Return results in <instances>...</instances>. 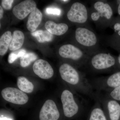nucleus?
Masks as SVG:
<instances>
[{"label":"nucleus","mask_w":120,"mask_h":120,"mask_svg":"<svg viewBox=\"0 0 120 120\" xmlns=\"http://www.w3.org/2000/svg\"><path fill=\"white\" fill-rule=\"evenodd\" d=\"M108 86L116 88L120 86V71L116 72L111 75L107 80Z\"/></svg>","instance_id":"20"},{"label":"nucleus","mask_w":120,"mask_h":120,"mask_svg":"<svg viewBox=\"0 0 120 120\" xmlns=\"http://www.w3.org/2000/svg\"><path fill=\"white\" fill-rule=\"evenodd\" d=\"M60 1L63 2H69L70 1L68 0H61Z\"/></svg>","instance_id":"30"},{"label":"nucleus","mask_w":120,"mask_h":120,"mask_svg":"<svg viewBox=\"0 0 120 120\" xmlns=\"http://www.w3.org/2000/svg\"><path fill=\"white\" fill-rule=\"evenodd\" d=\"M4 10L1 6H0V19H1L3 17Z\"/></svg>","instance_id":"26"},{"label":"nucleus","mask_w":120,"mask_h":120,"mask_svg":"<svg viewBox=\"0 0 120 120\" xmlns=\"http://www.w3.org/2000/svg\"><path fill=\"white\" fill-rule=\"evenodd\" d=\"M119 26H120V22H119Z\"/></svg>","instance_id":"31"},{"label":"nucleus","mask_w":120,"mask_h":120,"mask_svg":"<svg viewBox=\"0 0 120 120\" xmlns=\"http://www.w3.org/2000/svg\"><path fill=\"white\" fill-rule=\"evenodd\" d=\"M34 73L41 79H49L53 76L54 71L49 62L42 59L37 60L33 66Z\"/></svg>","instance_id":"11"},{"label":"nucleus","mask_w":120,"mask_h":120,"mask_svg":"<svg viewBox=\"0 0 120 120\" xmlns=\"http://www.w3.org/2000/svg\"><path fill=\"white\" fill-rule=\"evenodd\" d=\"M94 8L95 11L92 12L90 15L91 19L97 22L100 20L107 22L111 21L113 15V10L111 5L108 4L98 1L95 2Z\"/></svg>","instance_id":"2"},{"label":"nucleus","mask_w":120,"mask_h":120,"mask_svg":"<svg viewBox=\"0 0 120 120\" xmlns=\"http://www.w3.org/2000/svg\"></svg>","instance_id":"32"},{"label":"nucleus","mask_w":120,"mask_h":120,"mask_svg":"<svg viewBox=\"0 0 120 120\" xmlns=\"http://www.w3.org/2000/svg\"><path fill=\"white\" fill-rule=\"evenodd\" d=\"M17 86L20 90L23 92L30 93L34 90V84L23 76H20L17 79Z\"/></svg>","instance_id":"17"},{"label":"nucleus","mask_w":120,"mask_h":120,"mask_svg":"<svg viewBox=\"0 0 120 120\" xmlns=\"http://www.w3.org/2000/svg\"><path fill=\"white\" fill-rule=\"evenodd\" d=\"M24 40V34L22 31H15L9 47L10 50L14 51L19 49L23 45Z\"/></svg>","instance_id":"14"},{"label":"nucleus","mask_w":120,"mask_h":120,"mask_svg":"<svg viewBox=\"0 0 120 120\" xmlns=\"http://www.w3.org/2000/svg\"><path fill=\"white\" fill-rule=\"evenodd\" d=\"M36 7L37 4L34 1L26 0L15 6L12 12L17 19L22 20L34 10Z\"/></svg>","instance_id":"9"},{"label":"nucleus","mask_w":120,"mask_h":120,"mask_svg":"<svg viewBox=\"0 0 120 120\" xmlns=\"http://www.w3.org/2000/svg\"><path fill=\"white\" fill-rule=\"evenodd\" d=\"M33 37H35L39 42L43 43L45 42L52 41L53 38V35L48 31L38 30L31 33Z\"/></svg>","instance_id":"18"},{"label":"nucleus","mask_w":120,"mask_h":120,"mask_svg":"<svg viewBox=\"0 0 120 120\" xmlns=\"http://www.w3.org/2000/svg\"><path fill=\"white\" fill-rule=\"evenodd\" d=\"M45 27L52 34L58 36L64 34L68 29V26L66 23H56L50 20L47 21L46 22Z\"/></svg>","instance_id":"12"},{"label":"nucleus","mask_w":120,"mask_h":120,"mask_svg":"<svg viewBox=\"0 0 120 120\" xmlns=\"http://www.w3.org/2000/svg\"><path fill=\"white\" fill-rule=\"evenodd\" d=\"M67 17L72 22L83 24L87 22L88 10L85 5L80 2L73 3L67 13Z\"/></svg>","instance_id":"3"},{"label":"nucleus","mask_w":120,"mask_h":120,"mask_svg":"<svg viewBox=\"0 0 120 120\" xmlns=\"http://www.w3.org/2000/svg\"><path fill=\"white\" fill-rule=\"evenodd\" d=\"M1 94L2 98L5 101L13 104L23 105L28 101L27 95L17 88L7 87L2 90Z\"/></svg>","instance_id":"5"},{"label":"nucleus","mask_w":120,"mask_h":120,"mask_svg":"<svg viewBox=\"0 0 120 120\" xmlns=\"http://www.w3.org/2000/svg\"><path fill=\"white\" fill-rule=\"evenodd\" d=\"M12 36L11 31H7L4 33L0 38V55L3 56L7 52L9 48Z\"/></svg>","instance_id":"15"},{"label":"nucleus","mask_w":120,"mask_h":120,"mask_svg":"<svg viewBox=\"0 0 120 120\" xmlns=\"http://www.w3.org/2000/svg\"><path fill=\"white\" fill-rule=\"evenodd\" d=\"M59 72L62 79L68 83L72 85H76L79 82V73L70 64L66 63L63 64L60 67Z\"/></svg>","instance_id":"10"},{"label":"nucleus","mask_w":120,"mask_h":120,"mask_svg":"<svg viewBox=\"0 0 120 120\" xmlns=\"http://www.w3.org/2000/svg\"><path fill=\"white\" fill-rule=\"evenodd\" d=\"M86 52L77 46L71 44H66L60 47L59 53L62 58L79 60L84 58Z\"/></svg>","instance_id":"7"},{"label":"nucleus","mask_w":120,"mask_h":120,"mask_svg":"<svg viewBox=\"0 0 120 120\" xmlns=\"http://www.w3.org/2000/svg\"><path fill=\"white\" fill-rule=\"evenodd\" d=\"M91 64L94 68L98 71L110 68L116 64V60L110 54L106 52H98L91 59Z\"/></svg>","instance_id":"4"},{"label":"nucleus","mask_w":120,"mask_h":120,"mask_svg":"<svg viewBox=\"0 0 120 120\" xmlns=\"http://www.w3.org/2000/svg\"><path fill=\"white\" fill-rule=\"evenodd\" d=\"M13 1V0H3L1 2V5L5 10H9L11 8Z\"/></svg>","instance_id":"25"},{"label":"nucleus","mask_w":120,"mask_h":120,"mask_svg":"<svg viewBox=\"0 0 120 120\" xmlns=\"http://www.w3.org/2000/svg\"><path fill=\"white\" fill-rule=\"evenodd\" d=\"M60 116V112L54 102L51 100L46 101L40 111V120H57Z\"/></svg>","instance_id":"8"},{"label":"nucleus","mask_w":120,"mask_h":120,"mask_svg":"<svg viewBox=\"0 0 120 120\" xmlns=\"http://www.w3.org/2000/svg\"><path fill=\"white\" fill-rule=\"evenodd\" d=\"M61 99L65 116L72 117L77 113L79 111V106L75 101L73 94L70 91L64 90L61 94Z\"/></svg>","instance_id":"6"},{"label":"nucleus","mask_w":120,"mask_h":120,"mask_svg":"<svg viewBox=\"0 0 120 120\" xmlns=\"http://www.w3.org/2000/svg\"><path fill=\"white\" fill-rule=\"evenodd\" d=\"M37 55L34 53H26L23 56L20 57V65L23 68L27 67L31 62L37 60Z\"/></svg>","instance_id":"19"},{"label":"nucleus","mask_w":120,"mask_h":120,"mask_svg":"<svg viewBox=\"0 0 120 120\" xmlns=\"http://www.w3.org/2000/svg\"><path fill=\"white\" fill-rule=\"evenodd\" d=\"M118 62H119V64L120 65V54H119V56H118Z\"/></svg>","instance_id":"29"},{"label":"nucleus","mask_w":120,"mask_h":120,"mask_svg":"<svg viewBox=\"0 0 120 120\" xmlns=\"http://www.w3.org/2000/svg\"><path fill=\"white\" fill-rule=\"evenodd\" d=\"M110 95L115 100L120 101V86L114 88L110 93Z\"/></svg>","instance_id":"24"},{"label":"nucleus","mask_w":120,"mask_h":120,"mask_svg":"<svg viewBox=\"0 0 120 120\" xmlns=\"http://www.w3.org/2000/svg\"><path fill=\"white\" fill-rule=\"evenodd\" d=\"M118 4L117 8V13L118 15L120 16V0L118 1Z\"/></svg>","instance_id":"27"},{"label":"nucleus","mask_w":120,"mask_h":120,"mask_svg":"<svg viewBox=\"0 0 120 120\" xmlns=\"http://www.w3.org/2000/svg\"><path fill=\"white\" fill-rule=\"evenodd\" d=\"M42 16L41 11L36 8L29 15L26 24L27 29L31 32L34 31L41 23Z\"/></svg>","instance_id":"13"},{"label":"nucleus","mask_w":120,"mask_h":120,"mask_svg":"<svg viewBox=\"0 0 120 120\" xmlns=\"http://www.w3.org/2000/svg\"><path fill=\"white\" fill-rule=\"evenodd\" d=\"M24 49H22L11 53L8 56V61L9 64L13 63L17 58L22 57L26 53Z\"/></svg>","instance_id":"22"},{"label":"nucleus","mask_w":120,"mask_h":120,"mask_svg":"<svg viewBox=\"0 0 120 120\" xmlns=\"http://www.w3.org/2000/svg\"><path fill=\"white\" fill-rule=\"evenodd\" d=\"M90 120H107L102 110L95 108L91 112Z\"/></svg>","instance_id":"21"},{"label":"nucleus","mask_w":120,"mask_h":120,"mask_svg":"<svg viewBox=\"0 0 120 120\" xmlns=\"http://www.w3.org/2000/svg\"><path fill=\"white\" fill-rule=\"evenodd\" d=\"M0 120H12L11 119H8L6 117H3V118H1Z\"/></svg>","instance_id":"28"},{"label":"nucleus","mask_w":120,"mask_h":120,"mask_svg":"<svg viewBox=\"0 0 120 120\" xmlns=\"http://www.w3.org/2000/svg\"><path fill=\"white\" fill-rule=\"evenodd\" d=\"M46 12L49 15H52L57 16L60 15L61 13V11L60 9L51 7L47 8L46 10Z\"/></svg>","instance_id":"23"},{"label":"nucleus","mask_w":120,"mask_h":120,"mask_svg":"<svg viewBox=\"0 0 120 120\" xmlns=\"http://www.w3.org/2000/svg\"><path fill=\"white\" fill-rule=\"evenodd\" d=\"M111 120H118L120 117V105L115 101H109L107 104Z\"/></svg>","instance_id":"16"},{"label":"nucleus","mask_w":120,"mask_h":120,"mask_svg":"<svg viewBox=\"0 0 120 120\" xmlns=\"http://www.w3.org/2000/svg\"><path fill=\"white\" fill-rule=\"evenodd\" d=\"M76 40L80 45L82 49H91L98 44V39L95 34L88 28L79 27L75 31Z\"/></svg>","instance_id":"1"}]
</instances>
